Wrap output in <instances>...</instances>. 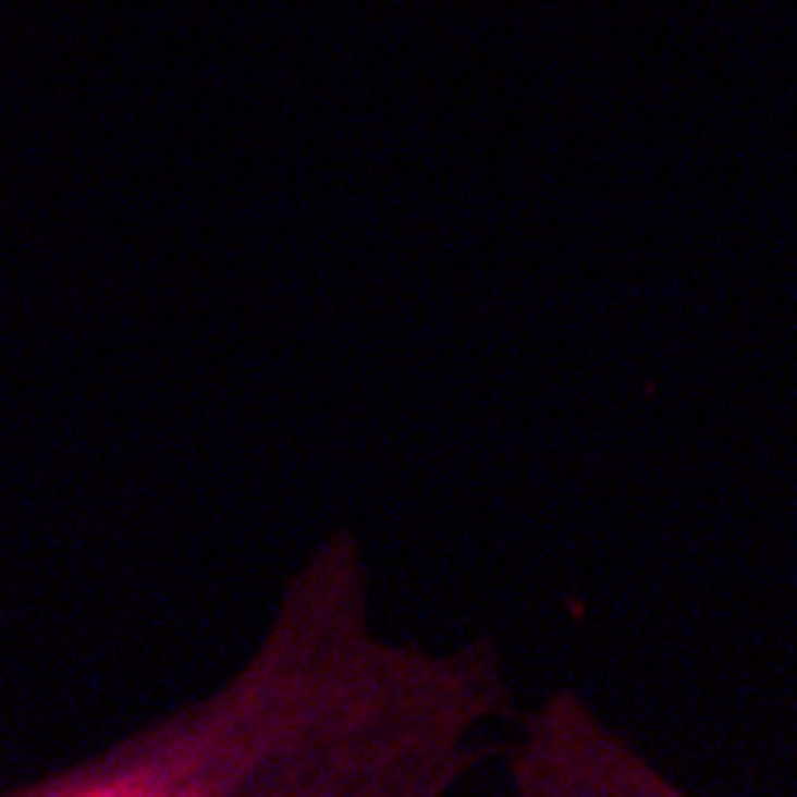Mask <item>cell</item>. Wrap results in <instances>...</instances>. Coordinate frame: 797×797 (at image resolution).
I'll return each instance as SVG.
<instances>
[{
  "instance_id": "1",
  "label": "cell",
  "mask_w": 797,
  "mask_h": 797,
  "mask_svg": "<svg viewBox=\"0 0 797 797\" xmlns=\"http://www.w3.org/2000/svg\"><path fill=\"white\" fill-rule=\"evenodd\" d=\"M506 707L492 640L434 659L372 635L364 554L334 530L230 683L10 793L440 797L482 759L468 731Z\"/></svg>"
}]
</instances>
